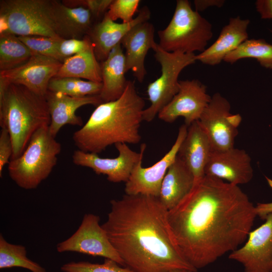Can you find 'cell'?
Wrapping results in <instances>:
<instances>
[{
	"label": "cell",
	"instance_id": "cell-13",
	"mask_svg": "<svg viewBox=\"0 0 272 272\" xmlns=\"http://www.w3.org/2000/svg\"><path fill=\"white\" fill-rule=\"evenodd\" d=\"M187 128L185 124L179 128L176 140L170 150L152 166L143 167V159L135 164L125 182L126 194H144L159 197L163 180L168 169L176 160L179 149L186 135Z\"/></svg>",
	"mask_w": 272,
	"mask_h": 272
},
{
	"label": "cell",
	"instance_id": "cell-8",
	"mask_svg": "<svg viewBox=\"0 0 272 272\" xmlns=\"http://www.w3.org/2000/svg\"><path fill=\"white\" fill-rule=\"evenodd\" d=\"M152 49L155 59L161 65V74L147 86V92L151 104L143 113V120L147 122L153 121L171 101L179 90L178 77L180 73L196 61L194 53L169 52L156 42Z\"/></svg>",
	"mask_w": 272,
	"mask_h": 272
},
{
	"label": "cell",
	"instance_id": "cell-26",
	"mask_svg": "<svg viewBox=\"0 0 272 272\" xmlns=\"http://www.w3.org/2000/svg\"><path fill=\"white\" fill-rule=\"evenodd\" d=\"M33 54L18 36L11 34H0V71L19 67Z\"/></svg>",
	"mask_w": 272,
	"mask_h": 272
},
{
	"label": "cell",
	"instance_id": "cell-40",
	"mask_svg": "<svg viewBox=\"0 0 272 272\" xmlns=\"http://www.w3.org/2000/svg\"><path fill=\"white\" fill-rule=\"evenodd\" d=\"M271 272H272V267H271Z\"/></svg>",
	"mask_w": 272,
	"mask_h": 272
},
{
	"label": "cell",
	"instance_id": "cell-15",
	"mask_svg": "<svg viewBox=\"0 0 272 272\" xmlns=\"http://www.w3.org/2000/svg\"><path fill=\"white\" fill-rule=\"evenodd\" d=\"M265 222L250 231L241 247L231 252L229 258L243 266V272H271L272 267V213Z\"/></svg>",
	"mask_w": 272,
	"mask_h": 272
},
{
	"label": "cell",
	"instance_id": "cell-28",
	"mask_svg": "<svg viewBox=\"0 0 272 272\" xmlns=\"http://www.w3.org/2000/svg\"><path fill=\"white\" fill-rule=\"evenodd\" d=\"M13 267H22L31 272H47L43 267L28 257L25 246L9 243L1 234L0 268Z\"/></svg>",
	"mask_w": 272,
	"mask_h": 272
},
{
	"label": "cell",
	"instance_id": "cell-38",
	"mask_svg": "<svg viewBox=\"0 0 272 272\" xmlns=\"http://www.w3.org/2000/svg\"><path fill=\"white\" fill-rule=\"evenodd\" d=\"M257 216L264 219L267 215L272 213V202L267 203H258L255 206Z\"/></svg>",
	"mask_w": 272,
	"mask_h": 272
},
{
	"label": "cell",
	"instance_id": "cell-39",
	"mask_svg": "<svg viewBox=\"0 0 272 272\" xmlns=\"http://www.w3.org/2000/svg\"><path fill=\"white\" fill-rule=\"evenodd\" d=\"M170 272H193L190 270L186 269H174Z\"/></svg>",
	"mask_w": 272,
	"mask_h": 272
},
{
	"label": "cell",
	"instance_id": "cell-34",
	"mask_svg": "<svg viewBox=\"0 0 272 272\" xmlns=\"http://www.w3.org/2000/svg\"><path fill=\"white\" fill-rule=\"evenodd\" d=\"M113 0H64L61 2L70 7H83L88 9L93 18L104 16Z\"/></svg>",
	"mask_w": 272,
	"mask_h": 272
},
{
	"label": "cell",
	"instance_id": "cell-22",
	"mask_svg": "<svg viewBox=\"0 0 272 272\" xmlns=\"http://www.w3.org/2000/svg\"><path fill=\"white\" fill-rule=\"evenodd\" d=\"M51 6L56 31L60 38L82 39L88 35L94 19L88 9L70 7L56 0H51Z\"/></svg>",
	"mask_w": 272,
	"mask_h": 272
},
{
	"label": "cell",
	"instance_id": "cell-16",
	"mask_svg": "<svg viewBox=\"0 0 272 272\" xmlns=\"http://www.w3.org/2000/svg\"><path fill=\"white\" fill-rule=\"evenodd\" d=\"M205 174L234 185L246 184L253 176L251 159L244 150L235 147L213 151L206 166Z\"/></svg>",
	"mask_w": 272,
	"mask_h": 272
},
{
	"label": "cell",
	"instance_id": "cell-31",
	"mask_svg": "<svg viewBox=\"0 0 272 272\" xmlns=\"http://www.w3.org/2000/svg\"><path fill=\"white\" fill-rule=\"evenodd\" d=\"M63 272H135L127 267H122L115 261L105 258L103 263H93L88 261H72L63 264Z\"/></svg>",
	"mask_w": 272,
	"mask_h": 272
},
{
	"label": "cell",
	"instance_id": "cell-6",
	"mask_svg": "<svg viewBox=\"0 0 272 272\" xmlns=\"http://www.w3.org/2000/svg\"><path fill=\"white\" fill-rule=\"evenodd\" d=\"M159 46L169 52L194 53L206 49L213 36L212 25L187 0H177L169 24L158 31Z\"/></svg>",
	"mask_w": 272,
	"mask_h": 272
},
{
	"label": "cell",
	"instance_id": "cell-2",
	"mask_svg": "<svg viewBox=\"0 0 272 272\" xmlns=\"http://www.w3.org/2000/svg\"><path fill=\"white\" fill-rule=\"evenodd\" d=\"M110 206L102 226L125 267L135 272L197 271L179 251L159 197L125 194Z\"/></svg>",
	"mask_w": 272,
	"mask_h": 272
},
{
	"label": "cell",
	"instance_id": "cell-24",
	"mask_svg": "<svg viewBox=\"0 0 272 272\" xmlns=\"http://www.w3.org/2000/svg\"><path fill=\"white\" fill-rule=\"evenodd\" d=\"M100 64L102 88L99 96L102 102L117 100L123 93L128 82L125 77V59L121 43L111 50Z\"/></svg>",
	"mask_w": 272,
	"mask_h": 272
},
{
	"label": "cell",
	"instance_id": "cell-5",
	"mask_svg": "<svg viewBox=\"0 0 272 272\" xmlns=\"http://www.w3.org/2000/svg\"><path fill=\"white\" fill-rule=\"evenodd\" d=\"M48 127L38 129L23 153L9 163L10 177L23 189L36 188L49 176L56 164L61 147L51 135Z\"/></svg>",
	"mask_w": 272,
	"mask_h": 272
},
{
	"label": "cell",
	"instance_id": "cell-1",
	"mask_svg": "<svg viewBox=\"0 0 272 272\" xmlns=\"http://www.w3.org/2000/svg\"><path fill=\"white\" fill-rule=\"evenodd\" d=\"M257 216L239 186L205 175L167 220L181 255L196 270L243 243Z\"/></svg>",
	"mask_w": 272,
	"mask_h": 272
},
{
	"label": "cell",
	"instance_id": "cell-37",
	"mask_svg": "<svg viewBox=\"0 0 272 272\" xmlns=\"http://www.w3.org/2000/svg\"><path fill=\"white\" fill-rule=\"evenodd\" d=\"M195 11H203L211 7H221L225 3L224 0H194Z\"/></svg>",
	"mask_w": 272,
	"mask_h": 272
},
{
	"label": "cell",
	"instance_id": "cell-7",
	"mask_svg": "<svg viewBox=\"0 0 272 272\" xmlns=\"http://www.w3.org/2000/svg\"><path fill=\"white\" fill-rule=\"evenodd\" d=\"M0 34L60 38L54 21L51 0H1Z\"/></svg>",
	"mask_w": 272,
	"mask_h": 272
},
{
	"label": "cell",
	"instance_id": "cell-12",
	"mask_svg": "<svg viewBox=\"0 0 272 272\" xmlns=\"http://www.w3.org/2000/svg\"><path fill=\"white\" fill-rule=\"evenodd\" d=\"M62 63L54 58L34 54L21 66L0 71V91L10 84L20 85L45 97L50 81L56 76Z\"/></svg>",
	"mask_w": 272,
	"mask_h": 272
},
{
	"label": "cell",
	"instance_id": "cell-27",
	"mask_svg": "<svg viewBox=\"0 0 272 272\" xmlns=\"http://www.w3.org/2000/svg\"><path fill=\"white\" fill-rule=\"evenodd\" d=\"M247 58L256 59L262 66L272 69V45L262 39H247L228 54L224 60L233 63Z\"/></svg>",
	"mask_w": 272,
	"mask_h": 272
},
{
	"label": "cell",
	"instance_id": "cell-4",
	"mask_svg": "<svg viewBox=\"0 0 272 272\" xmlns=\"http://www.w3.org/2000/svg\"><path fill=\"white\" fill-rule=\"evenodd\" d=\"M50 122L45 97L20 85L10 84L0 91V125L8 130L11 138L13 151L11 160L19 157L33 134L39 128L49 126Z\"/></svg>",
	"mask_w": 272,
	"mask_h": 272
},
{
	"label": "cell",
	"instance_id": "cell-30",
	"mask_svg": "<svg viewBox=\"0 0 272 272\" xmlns=\"http://www.w3.org/2000/svg\"><path fill=\"white\" fill-rule=\"evenodd\" d=\"M34 53L54 58L59 61L57 47L62 38H53L44 36H18Z\"/></svg>",
	"mask_w": 272,
	"mask_h": 272
},
{
	"label": "cell",
	"instance_id": "cell-23",
	"mask_svg": "<svg viewBox=\"0 0 272 272\" xmlns=\"http://www.w3.org/2000/svg\"><path fill=\"white\" fill-rule=\"evenodd\" d=\"M194 186V177L192 173L177 156L163 180L159 198L169 211L180 203Z\"/></svg>",
	"mask_w": 272,
	"mask_h": 272
},
{
	"label": "cell",
	"instance_id": "cell-29",
	"mask_svg": "<svg viewBox=\"0 0 272 272\" xmlns=\"http://www.w3.org/2000/svg\"><path fill=\"white\" fill-rule=\"evenodd\" d=\"M102 83L73 77H54L49 82L48 90L73 97L99 95Z\"/></svg>",
	"mask_w": 272,
	"mask_h": 272
},
{
	"label": "cell",
	"instance_id": "cell-36",
	"mask_svg": "<svg viewBox=\"0 0 272 272\" xmlns=\"http://www.w3.org/2000/svg\"><path fill=\"white\" fill-rule=\"evenodd\" d=\"M255 5L262 19H272V0H258Z\"/></svg>",
	"mask_w": 272,
	"mask_h": 272
},
{
	"label": "cell",
	"instance_id": "cell-17",
	"mask_svg": "<svg viewBox=\"0 0 272 272\" xmlns=\"http://www.w3.org/2000/svg\"><path fill=\"white\" fill-rule=\"evenodd\" d=\"M151 12L147 6L143 7L133 20L128 23H118L110 19L106 14L103 19L93 26L87 35L94 48L96 58L102 62L111 50L121 41L125 35L136 25L148 21Z\"/></svg>",
	"mask_w": 272,
	"mask_h": 272
},
{
	"label": "cell",
	"instance_id": "cell-9",
	"mask_svg": "<svg viewBox=\"0 0 272 272\" xmlns=\"http://www.w3.org/2000/svg\"><path fill=\"white\" fill-rule=\"evenodd\" d=\"M229 102L219 93L211 97L198 122L207 134L213 151L234 147L242 117L230 112Z\"/></svg>",
	"mask_w": 272,
	"mask_h": 272
},
{
	"label": "cell",
	"instance_id": "cell-18",
	"mask_svg": "<svg viewBox=\"0 0 272 272\" xmlns=\"http://www.w3.org/2000/svg\"><path fill=\"white\" fill-rule=\"evenodd\" d=\"M154 25L148 21L140 23L125 35L121 41L125 50L126 73L131 71L138 82L142 83L147 74L145 60L147 53L156 43Z\"/></svg>",
	"mask_w": 272,
	"mask_h": 272
},
{
	"label": "cell",
	"instance_id": "cell-3",
	"mask_svg": "<svg viewBox=\"0 0 272 272\" xmlns=\"http://www.w3.org/2000/svg\"><path fill=\"white\" fill-rule=\"evenodd\" d=\"M145 106L134 82L128 81L118 99L97 106L86 123L74 133L75 145L80 150L98 154L112 145L138 144Z\"/></svg>",
	"mask_w": 272,
	"mask_h": 272
},
{
	"label": "cell",
	"instance_id": "cell-25",
	"mask_svg": "<svg viewBox=\"0 0 272 272\" xmlns=\"http://www.w3.org/2000/svg\"><path fill=\"white\" fill-rule=\"evenodd\" d=\"M55 77H73L102 83L101 64L96 57L93 45L66 59Z\"/></svg>",
	"mask_w": 272,
	"mask_h": 272
},
{
	"label": "cell",
	"instance_id": "cell-35",
	"mask_svg": "<svg viewBox=\"0 0 272 272\" xmlns=\"http://www.w3.org/2000/svg\"><path fill=\"white\" fill-rule=\"evenodd\" d=\"M13 145L8 130L2 127L0 134V176L2 177L6 164L9 163L13 155Z\"/></svg>",
	"mask_w": 272,
	"mask_h": 272
},
{
	"label": "cell",
	"instance_id": "cell-10",
	"mask_svg": "<svg viewBox=\"0 0 272 272\" xmlns=\"http://www.w3.org/2000/svg\"><path fill=\"white\" fill-rule=\"evenodd\" d=\"M100 217L96 215L85 214L76 231L57 245V252H75L100 256L113 260L120 265L125 266L106 231L100 224Z\"/></svg>",
	"mask_w": 272,
	"mask_h": 272
},
{
	"label": "cell",
	"instance_id": "cell-19",
	"mask_svg": "<svg viewBox=\"0 0 272 272\" xmlns=\"http://www.w3.org/2000/svg\"><path fill=\"white\" fill-rule=\"evenodd\" d=\"M45 97L50 116L49 131L54 138L61 127L66 124L83 125L81 117L76 114L78 109L86 105L97 107L103 103L99 95L73 97L48 91Z\"/></svg>",
	"mask_w": 272,
	"mask_h": 272
},
{
	"label": "cell",
	"instance_id": "cell-11",
	"mask_svg": "<svg viewBox=\"0 0 272 272\" xmlns=\"http://www.w3.org/2000/svg\"><path fill=\"white\" fill-rule=\"evenodd\" d=\"M114 146L118 152L116 158H101L97 154L78 149L74 152L73 162L76 165L92 169L97 174L106 175L110 182H126L135 164L143 159L146 145H141L139 153L130 149L126 144L118 143Z\"/></svg>",
	"mask_w": 272,
	"mask_h": 272
},
{
	"label": "cell",
	"instance_id": "cell-20",
	"mask_svg": "<svg viewBox=\"0 0 272 272\" xmlns=\"http://www.w3.org/2000/svg\"><path fill=\"white\" fill-rule=\"evenodd\" d=\"M212 151L210 142L198 121L188 126L177 156L192 173L194 185L205 176V168Z\"/></svg>",
	"mask_w": 272,
	"mask_h": 272
},
{
	"label": "cell",
	"instance_id": "cell-14",
	"mask_svg": "<svg viewBox=\"0 0 272 272\" xmlns=\"http://www.w3.org/2000/svg\"><path fill=\"white\" fill-rule=\"evenodd\" d=\"M211 99L206 86L198 80L179 81L178 93L158 116L160 119L168 123L182 117L184 124L189 126L199 120Z\"/></svg>",
	"mask_w": 272,
	"mask_h": 272
},
{
	"label": "cell",
	"instance_id": "cell-33",
	"mask_svg": "<svg viewBox=\"0 0 272 272\" xmlns=\"http://www.w3.org/2000/svg\"><path fill=\"white\" fill-rule=\"evenodd\" d=\"M92 44L87 36L82 39L61 38L57 47V52L60 62L62 63L66 59L83 51Z\"/></svg>",
	"mask_w": 272,
	"mask_h": 272
},
{
	"label": "cell",
	"instance_id": "cell-32",
	"mask_svg": "<svg viewBox=\"0 0 272 272\" xmlns=\"http://www.w3.org/2000/svg\"><path fill=\"white\" fill-rule=\"evenodd\" d=\"M140 2L139 0H113L105 14L114 21L120 19L122 23H129L133 20Z\"/></svg>",
	"mask_w": 272,
	"mask_h": 272
},
{
	"label": "cell",
	"instance_id": "cell-21",
	"mask_svg": "<svg viewBox=\"0 0 272 272\" xmlns=\"http://www.w3.org/2000/svg\"><path fill=\"white\" fill-rule=\"evenodd\" d=\"M248 19L239 17L231 18L222 28L217 40L210 46L196 55V60L202 63L215 65L248 39Z\"/></svg>",
	"mask_w": 272,
	"mask_h": 272
}]
</instances>
